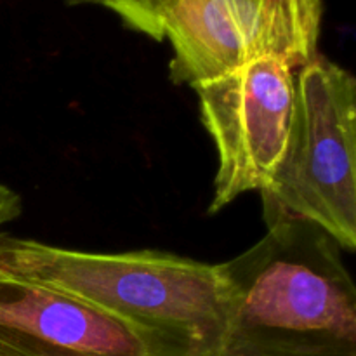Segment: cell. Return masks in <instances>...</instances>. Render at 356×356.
Here are the masks:
<instances>
[{"mask_svg":"<svg viewBox=\"0 0 356 356\" xmlns=\"http://www.w3.org/2000/svg\"><path fill=\"white\" fill-rule=\"evenodd\" d=\"M167 2L169 0H86V6L111 10L129 30L162 42V13Z\"/></svg>","mask_w":356,"mask_h":356,"instance_id":"7","label":"cell"},{"mask_svg":"<svg viewBox=\"0 0 356 356\" xmlns=\"http://www.w3.org/2000/svg\"><path fill=\"white\" fill-rule=\"evenodd\" d=\"M344 250L305 221L268 226L257 243L216 264L225 356H356V289Z\"/></svg>","mask_w":356,"mask_h":356,"instance_id":"1","label":"cell"},{"mask_svg":"<svg viewBox=\"0 0 356 356\" xmlns=\"http://www.w3.org/2000/svg\"><path fill=\"white\" fill-rule=\"evenodd\" d=\"M23 212V200L19 193L0 184V226L14 221Z\"/></svg>","mask_w":356,"mask_h":356,"instance_id":"8","label":"cell"},{"mask_svg":"<svg viewBox=\"0 0 356 356\" xmlns=\"http://www.w3.org/2000/svg\"><path fill=\"white\" fill-rule=\"evenodd\" d=\"M323 10V0H169L170 80L195 87L259 59L302 68L318 56Z\"/></svg>","mask_w":356,"mask_h":356,"instance_id":"4","label":"cell"},{"mask_svg":"<svg viewBox=\"0 0 356 356\" xmlns=\"http://www.w3.org/2000/svg\"><path fill=\"white\" fill-rule=\"evenodd\" d=\"M200 117L218 149V172L209 212L249 191H261L277 170L292 127L294 70L259 59L193 87Z\"/></svg>","mask_w":356,"mask_h":356,"instance_id":"5","label":"cell"},{"mask_svg":"<svg viewBox=\"0 0 356 356\" xmlns=\"http://www.w3.org/2000/svg\"><path fill=\"white\" fill-rule=\"evenodd\" d=\"M266 226L305 221L356 249V80L316 56L299 68L291 134L259 191Z\"/></svg>","mask_w":356,"mask_h":356,"instance_id":"3","label":"cell"},{"mask_svg":"<svg viewBox=\"0 0 356 356\" xmlns=\"http://www.w3.org/2000/svg\"><path fill=\"white\" fill-rule=\"evenodd\" d=\"M66 6H86V0H63Z\"/></svg>","mask_w":356,"mask_h":356,"instance_id":"9","label":"cell"},{"mask_svg":"<svg viewBox=\"0 0 356 356\" xmlns=\"http://www.w3.org/2000/svg\"><path fill=\"white\" fill-rule=\"evenodd\" d=\"M0 356H148L110 316L0 268Z\"/></svg>","mask_w":356,"mask_h":356,"instance_id":"6","label":"cell"},{"mask_svg":"<svg viewBox=\"0 0 356 356\" xmlns=\"http://www.w3.org/2000/svg\"><path fill=\"white\" fill-rule=\"evenodd\" d=\"M0 268L110 316L148 356H225L216 264L156 250L82 252L0 233Z\"/></svg>","mask_w":356,"mask_h":356,"instance_id":"2","label":"cell"}]
</instances>
